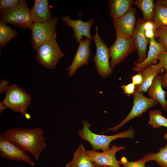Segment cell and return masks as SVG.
<instances>
[{
  "instance_id": "obj_1",
  "label": "cell",
  "mask_w": 167,
  "mask_h": 167,
  "mask_svg": "<svg viewBox=\"0 0 167 167\" xmlns=\"http://www.w3.org/2000/svg\"><path fill=\"white\" fill-rule=\"evenodd\" d=\"M3 134L36 160H39L41 153L46 147L43 131L40 128L15 127L6 130Z\"/></svg>"
},
{
  "instance_id": "obj_2",
  "label": "cell",
  "mask_w": 167,
  "mask_h": 167,
  "mask_svg": "<svg viewBox=\"0 0 167 167\" xmlns=\"http://www.w3.org/2000/svg\"><path fill=\"white\" fill-rule=\"evenodd\" d=\"M82 124L83 128L79 130L78 134L81 139L88 142L92 149L95 151H107L110 149V144L113 140L120 138L133 139L135 134L134 129L131 127L126 131L113 135L97 134L90 130L91 125L86 120L83 119Z\"/></svg>"
},
{
  "instance_id": "obj_3",
  "label": "cell",
  "mask_w": 167,
  "mask_h": 167,
  "mask_svg": "<svg viewBox=\"0 0 167 167\" xmlns=\"http://www.w3.org/2000/svg\"><path fill=\"white\" fill-rule=\"evenodd\" d=\"M4 91L5 99L0 103V113L8 108L13 111L25 115L31 101L30 95L15 84L7 86Z\"/></svg>"
},
{
  "instance_id": "obj_4",
  "label": "cell",
  "mask_w": 167,
  "mask_h": 167,
  "mask_svg": "<svg viewBox=\"0 0 167 167\" xmlns=\"http://www.w3.org/2000/svg\"><path fill=\"white\" fill-rule=\"evenodd\" d=\"M6 24H12L23 29H30L33 24L26 1L20 0L11 11L1 14L0 21Z\"/></svg>"
},
{
  "instance_id": "obj_5",
  "label": "cell",
  "mask_w": 167,
  "mask_h": 167,
  "mask_svg": "<svg viewBox=\"0 0 167 167\" xmlns=\"http://www.w3.org/2000/svg\"><path fill=\"white\" fill-rule=\"evenodd\" d=\"M36 59L46 68H54L64 55L57 42L56 39L48 41L40 45L36 50Z\"/></svg>"
},
{
  "instance_id": "obj_6",
  "label": "cell",
  "mask_w": 167,
  "mask_h": 167,
  "mask_svg": "<svg viewBox=\"0 0 167 167\" xmlns=\"http://www.w3.org/2000/svg\"><path fill=\"white\" fill-rule=\"evenodd\" d=\"M95 34L92 38L96 48L94 62L99 75L106 78L111 75L113 71L109 62V49L100 37L97 26L95 27Z\"/></svg>"
},
{
  "instance_id": "obj_7",
  "label": "cell",
  "mask_w": 167,
  "mask_h": 167,
  "mask_svg": "<svg viewBox=\"0 0 167 167\" xmlns=\"http://www.w3.org/2000/svg\"><path fill=\"white\" fill-rule=\"evenodd\" d=\"M58 22V18L55 17L47 22L33 23L31 28V41L35 50L43 43L56 39V28Z\"/></svg>"
},
{
  "instance_id": "obj_8",
  "label": "cell",
  "mask_w": 167,
  "mask_h": 167,
  "mask_svg": "<svg viewBox=\"0 0 167 167\" xmlns=\"http://www.w3.org/2000/svg\"><path fill=\"white\" fill-rule=\"evenodd\" d=\"M133 106L126 117L116 126L108 129L107 131H117L130 120L141 116L149 108L157 104V103L151 98L145 96L142 92H135L133 94Z\"/></svg>"
},
{
  "instance_id": "obj_9",
  "label": "cell",
  "mask_w": 167,
  "mask_h": 167,
  "mask_svg": "<svg viewBox=\"0 0 167 167\" xmlns=\"http://www.w3.org/2000/svg\"><path fill=\"white\" fill-rule=\"evenodd\" d=\"M136 50L132 37L119 36L109 49L110 66L113 70L115 66L123 61L132 52Z\"/></svg>"
},
{
  "instance_id": "obj_10",
  "label": "cell",
  "mask_w": 167,
  "mask_h": 167,
  "mask_svg": "<svg viewBox=\"0 0 167 167\" xmlns=\"http://www.w3.org/2000/svg\"><path fill=\"white\" fill-rule=\"evenodd\" d=\"M0 156L14 161H24L32 166L35 165L26 152L8 139L3 133L0 134Z\"/></svg>"
},
{
  "instance_id": "obj_11",
  "label": "cell",
  "mask_w": 167,
  "mask_h": 167,
  "mask_svg": "<svg viewBox=\"0 0 167 167\" xmlns=\"http://www.w3.org/2000/svg\"><path fill=\"white\" fill-rule=\"evenodd\" d=\"M126 148L124 146L113 145L108 150L99 152L94 150H86L88 156L96 167L108 165L112 167H121L116 157V153Z\"/></svg>"
},
{
  "instance_id": "obj_12",
  "label": "cell",
  "mask_w": 167,
  "mask_h": 167,
  "mask_svg": "<svg viewBox=\"0 0 167 167\" xmlns=\"http://www.w3.org/2000/svg\"><path fill=\"white\" fill-rule=\"evenodd\" d=\"M136 10L132 7L129 11L121 17L113 20L116 31V37H132L135 28Z\"/></svg>"
},
{
  "instance_id": "obj_13",
  "label": "cell",
  "mask_w": 167,
  "mask_h": 167,
  "mask_svg": "<svg viewBox=\"0 0 167 167\" xmlns=\"http://www.w3.org/2000/svg\"><path fill=\"white\" fill-rule=\"evenodd\" d=\"M91 41L88 38H86L85 39H82L79 43L73 60L71 65L66 69L68 71V76H72L78 69L82 66H86L88 64L91 53L90 46Z\"/></svg>"
},
{
  "instance_id": "obj_14",
  "label": "cell",
  "mask_w": 167,
  "mask_h": 167,
  "mask_svg": "<svg viewBox=\"0 0 167 167\" xmlns=\"http://www.w3.org/2000/svg\"><path fill=\"white\" fill-rule=\"evenodd\" d=\"M154 37H152L149 41V50L146 58L143 62L134 63L133 71L140 72L151 66L156 64L160 54L167 50V48L162 43L156 41Z\"/></svg>"
},
{
  "instance_id": "obj_15",
  "label": "cell",
  "mask_w": 167,
  "mask_h": 167,
  "mask_svg": "<svg viewBox=\"0 0 167 167\" xmlns=\"http://www.w3.org/2000/svg\"><path fill=\"white\" fill-rule=\"evenodd\" d=\"M65 24L71 27L73 29L74 37L77 42H79L82 37L85 36L92 41L93 38L91 35L90 29L95 20L92 18L87 22L82 21L80 19L74 20L71 19L69 16L65 15L61 18Z\"/></svg>"
},
{
  "instance_id": "obj_16",
  "label": "cell",
  "mask_w": 167,
  "mask_h": 167,
  "mask_svg": "<svg viewBox=\"0 0 167 167\" xmlns=\"http://www.w3.org/2000/svg\"><path fill=\"white\" fill-rule=\"evenodd\" d=\"M145 21L143 19L139 18L132 36L138 54V58L135 62L139 63L144 61L146 58L147 45L150 40L146 36L143 25Z\"/></svg>"
},
{
  "instance_id": "obj_17",
  "label": "cell",
  "mask_w": 167,
  "mask_h": 167,
  "mask_svg": "<svg viewBox=\"0 0 167 167\" xmlns=\"http://www.w3.org/2000/svg\"><path fill=\"white\" fill-rule=\"evenodd\" d=\"M30 13L33 23L47 22L53 18L48 0H35Z\"/></svg>"
},
{
  "instance_id": "obj_18",
  "label": "cell",
  "mask_w": 167,
  "mask_h": 167,
  "mask_svg": "<svg viewBox=\"0 0 167 167\" xmlns=\"http://www.w3.org/2000/svg\"><path fill=\"white\" fill-rule=\"evenodd\" d=\"M147 92L149 98L159 103L164 110L167 111L166 92L163 90L162 87L161 75L158 74L155 77Z\"/></svg>"
},
{
  "instance_id": "obj_19",
  "label": "cell",
  "mask_w": 167,
  "mask_h": 167,
  "mask_svg": "<svg viewBox=\"0 0 167 167\" xmlns=\"http://www.w3.org/2000/svg\"><path fill=\"white\" fill-rule=\"evenodd\" d=\"M164 69L158 63L147 68L140 72L143 76V81L140 85L136 86L135 92H147L155 77L159 73H162Z\"/></svg>"
},
{
  "instance_id": "obj_20",
  "label": "cell",
  "mask_w": 167,
  "mask_h": 167,
  "mask_svg": "<svg viewBox=\"0 0 167 167\" xmlns=\"http://www.w3.org/2000/svg\"><path fill=\"white\" fill-rule=\"evenodd\" d=\"M108 2L109 15L113 20L126 14L134 4L135 2L132 0H110Z\"/></svg>"
},
{
  "instance_id": "obj_21",
  "label": "cell",
  "mask_w": 167,
  "mask_h": 167,
  "mask_svg": "<svg viewBox=\"0 0 167 167\" xmlns=\"http://www.w3.org/2000/svg\"><path fill=\"white\" fill-rule=\"evenodd\" d=\"M66 167H96L88 156L83 144L79 146L74 152L72 161L67 163Z\"/></svg>"
},
{
  "instance_id": "obj_22",
  "label": "cell",
  "mask_w": 167,
  "mask_h": 167,
  "mask_svg": "<svg viewBox=\"0 0 167 167\" xmlns=\"http://www.w3.org/2000/svg\"><path fill=\"white\" fill-rule=\"evenodd\" d=\"M152 22L155 30L167 27V8L162 5L158 0L156 1L155 3L154 16Z\"/></svg>"
},
{
  "instance_id": "obj_23",
  "label": "cell",
  "mask_w": 167,
  "mask_h": 167,
  "mask_svg": "<svg viewBox=\"0 0 167 167\" xmlns=\"http://www.w3.org/2000/svg\"><path fill=\"white\" fill-rule=\"evenodd\" d=\"M134 4L142 11L143 20L152 21L154 16L155 3L152 0H137Z\"/></svg>"
},
{
  "instance_id": "obj_24",
  "label": "cell",
  "mask_w": 167,
  "mask_h": 167,
  "mask_svg": "<svg viewBox=\"0 0 167 167\" xmlns=\"http://www.w3.org/2000/svg\"><path fill=\"white\" fill-rule=\"evenodd\" d=\"M143 158L146 162L154 161L161 167H167V144L161 147L158 152L148 153Z\"/></svg>"
},
{
  "instance_id": "obj_25",
  "label": "cell",
  "mask_w": 167,
  "mask_h": 167,
  "mask_svg": "<svg viewBox=\"0 0 167 167\" xmlns=\"http://www.w3.org/2000/svg\"><path fill=\"white\" fill-rule=\"evenodd\" d=\"M18 33L6 24L0 21V46H5L11 39L18 35Z\"/></svg>"
},
{
  "instance_id": "obj_26",
  "label": "cell",
  "mask_w": 167,
  "mask_h": 167,
  "mask_svg": "<svg viewBox=\"0 0 167 167\" xmlns=\"http://www.w3.org/2000/svg\"><path fill=\"white\" fill-rule=\"evenodd\" d=\"M149 125L154 128L161 126L167 128V118L162 115V113L159 109L150 110L149 113Z\"/></svg>"
},
{
  "instance_id": "obj_27",
  "label": "cell",
  "mask_w": 167,
  "mask_h": 167,
  "mask_svg": "<svg viewBox=\"0 0 167 167\" xmlns=\"http://www.w3.org/2000/svg\"><path fill=\"white\" fill-rule=\"evenodd\" d=\"M20 0H0V12L1 14L6 13L13 9Z\"/></svg>"
},
{
  "instance_id": "obj_28",
  "label": "cell",
  "mask_w": 167,
  "mask_h": 167,
  "mask_svg": "<svg viewBox=\"0 0 167 167\" xmlns=\"http://www.w3.org/2000/svg\"><path fill=\"white\" fill-rule=\"evenodd\" d=\"M118 162L123 167H145V164L146 162L143 158L136 161H129L123 156L120 160L118 161Z\"/></svg>"
},
{
  "instance_id": "obj_29",
  "label": "cell",
  "mask_w": 167,
  "mask_h": 167,
  "mask_svg": "<svg viewBox=\"0 0 167 167\" xmlns=\"http://www.w3.org/2000/svg\"><path fill=\"white\" fill-rule=\"evenodd\" d=\"M154 37L158 38L157 41L162 43L167 48V27L154 31Z\"/></svg>"
},
{
  "instance_id": "obj_30",
  "label": "cell",
  "mask_w": 167,
  "mask_h": 167,
  "mask_svg": "<svg viewBox=\"0 0 167 167\" xmlns=\"http://www.w3.org/2000/svg\"><path fill=\"white\" fill-rule=\"evenodd\" d=\"M121 87L124 93L129 96L135 92L136 85L131 83L127 85H122Z\"/></svg>"
},
{
  "instance_id": "obj_31",
  "label": "cell",
  "mask_w": 167,
  "mask_h": 167,
  "mask_svg": "<svg viewBox=\"0 0 167 167\" xmlns=\"http://www.w3.org/2000/svg\"><path fill=\"white\" fill-rule=\"evenodd\" d=\"M158 60L162 67L167 71V50L161 53L160 55Z\"/></svg>"
},
{
  "instance_id": "obj_32",
  "label": "cell",
  "mask_w": 167,
  "mask_h": 167,
  "mask_svg": "<svg viewBox=\"0 0 167 167\" xmlns=\"http://www.w3.org/2000/svg\"><path fill=\"white\" fill-rule=\"evenodd\" d=\"M132 83L138 86L141 84L143 81V76L140 72L137 73V74L131 76Z\"/></svg>"
},
{
  "instance_id": "obj_33",
  "label": "cell",
  "mask_w": 167,
  "mask_h": 167,
  "mask_svg": "<svg viewBox=\"0 0 167 167\" xmlns=\"http://www.w3.org/2000/svg\"><path fill=\"white\" fill-rule=\"evenodd\" d=\"M143 28L144 30L155 31V27L152 21H147L145 22L143 25Z\"/></svg>"
},
{
  "instance_id": "obj_34",
  "label": "cell",
  "mask_w": 167,
  "mask_h": 167,
  "mask_svg": "<svg viewBox=\"0 0 167 167\" xmlns=\"http://www.w3.org/2000/svg\"><path fill=\"white\" fill-rule=\"evenodd\" d=\"M161 85L162 88H167V71L165 74L161 75ZM166 97H167V91L165 93Z\"/></svg>"
},
{
  "instance_id": "obj_35",
  "label": "cell",
  "mask_w": 167,
  "mask_h": 167,
  "mask_svg": "<svg viewBox=\"0 0 167 167\" xmlns=\"http://www.w3.org/2000/svg\"><path fill=\"white\" fill-rule=\"evenodd\" d=\"M146 37L148 39L154 36V32L153 30H146L144 31Z\"/></svg>"
},
{
  "instance_id": "obj_36",
  "label": "cell",
  "mask_w": 167,
  "mask_h": 167,
  "mask_svg": "<svg viewBox=\"0 0 167 167\" xmlns=\"http://www.w3.org/2000/svg\"><path fill=\"white\" fill-rule=\"evenodd\" d=\"M7 81L6 80L2 81L0 84L1 91H2L3 90H4L5 88L7 86Z\"/></svg>"
},
{
  "instance_id": "obj_37",
  "label": "cell",
  "mask_w": 167,
  "mask_h": 167,
  "mask_svg": "<svg viewBox=\"0 0 167 167\" xmlns=\"http://www.w3.org/2000/svg\"><path fill=\"white\" fill-rule=\"evenodd\" d=\"M160 3L163 6L167 8V0H158Z\"/></svg>"
},
{
  "instance_id": "obj_38",
  "label": "cell",
  "mask_w": 167,
  "mask_h": 167,
  "mask_svg": "<svg viewBox=\"0 0 167 167\" xmlns=\"http://www.w3.org/2000/svg\"><path fill=\"white\" fill-rule=\"evenodd\" d=\"M24 116H25L26 118L27 119H29L31 118V117L30 115H29L27 113H26Z\"/></svg>"
},
{
  "instance_id": "obj_39",
  "label": "cell",
  "mask_w": 167,
  "mask_h": 167,
  "mask_svg": "<svg viewBox=\"0 0 167 167\" xmlns=\"http://www.w3.org/2000/svg\"><path fill=\"white\" fill-rule=\"evenodd\" d=\"M164 139L167 141V133L164 136Z\"/></svg>"
},
{
  "instance_id": "obj_40",
  "label": "cell",
  "mask_w": 167,
  "mask_h": 167,
  "mask_svg": "<svg viewBox=\"0 0 167 167\" xmlns=\"http://www.w3.org/2000/svg\"><path fill=\"white\" fill-rule=\"evenodd\" d=\"M112 167L111 166L108 165H104L100 167Z\"/></svg>"
},
{
  "instance_id": "obj_41",
  "label": "cell",
  "mask_w": 167,
  "mask_h": 167,
  "mask_svg": "<svg viewBox=\"0 0 167 167\" xmlns=\"http://www.w3.org/2000/svg\"><path fill=\"white\" fill-rule=\"evenodd\" d=\"M166 98V100H167V97Z\"/></svg>"
}]
</instances>
